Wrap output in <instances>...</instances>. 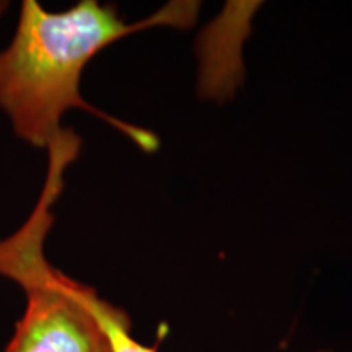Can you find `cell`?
I'll return each instance as SVG.
<instances>
[{
	"instance_id": "cell-1",
	"label": "cell",
	"mask_w": 352,
	"mask_h": 352,
	"mask_svg": "<svg viewBox=\"0 0 352 352\" xmlns=\"http://www.w3.org/2000/svg\"><path fill=\"white\" fill-rule=\"evenodd\" d=\"M196 2H173L138 23H126L116 7L82 0L60 13L46 12L25 0L15 36L0 51V109L13 131L33 147L50 148L60 135L63 114L78 108L116 127L145 152L158 148L151 131L127 124L87 103L80 94L85 65L118 39L151 26H189Z\"/></svg>"
},
{
	"instance_id": "cell-2",
	"label": "cell",
	"mask_w": 352,
	"mask_h": 352,
	"mask_svg": "<svg viewBox=\"0 0 352 352\" xmlns=\"http://www.w3.org/2000/svg\"><path fill=\"white\" fill-rule=\"evenodd\" d=\"M74 158L50 153L46 183L25 226L0 241V276L23 289L25 314L6 352H108L109 342L91 310L95 290L70 279L44 256V239L54 222L51 208L64 188Z\"/></svg>"
},
{
	"instance_id": "cell-3",
	"label": "cell",
	"mask_w": 352,
	"mask_h": 352,
	"mask_svg": "<svg viewBox=\"0 0 352 352\" xmlns=\"http://www.w3.org/2000/svg\"><path fill=\"white\" fill-rule=\"evenodd\" d=\"M91 310L107 334L111 352H158L157 347L144 346L132 338L131 320L121 308L111 305L95 294L91 298Z\"/></svg>"
},
{
	"instance_id": "cell-4",
	"label": "cell",
	"mask_w": 352,
	"mask_h": 352,
	"mask_svg": "<svg viewBox=\"0 0 352 352\" xmlns=\"http://www.w3.org/2000/svg\"><path fill=\"white\" fill-rule=\"evenodd\" d=\"M8 6H10V3H8V2H3V0H0V16H2L3 13L7 12Z\"/></svg>"
},
{
	"instance_id": "cell-5",
	"label": "cell",
	"mask_w": 352,
	"mask_h": 352,
	"mask_svg": "<svg viewBox=\"0 0 352 352\" xmlns=\"http://www.w3.org/2000/svg\"><path fill=\"white\" fill-rule=\"evenodd\" d=\"M108 352H111V349H109V351H108Z\"/></svg>"
}]
</instances>
